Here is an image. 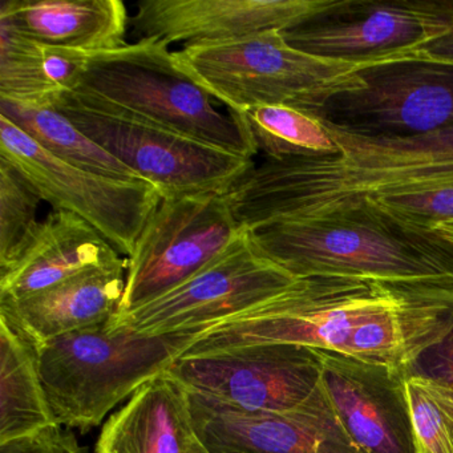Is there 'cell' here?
<instances>
[{
  "label": "cell",
  "mask_w": 453,
  "mask_h": 453,
  "mask_svg": "<svg viewBox=\"0 0 453 453\" xmlns=\"http://www.w3.org/2000/svg\"><path fill=\"white\" fill-rule=\"evenodd\" d=\"M452 288L397 290L375 280L298 278L258 306L203 333L182 357L288 343L402 370L436 338Z\"/></svg>",
  "instance_id": "cell-1"
},
{
  "label": "cell",
  "mask_w": 453,
  "mask_h": 453,
  "mask_svg": "<svg viewBox=\"0 0 453 453\" xmlns=\"http://www.w3.org/2000/svg\"><path fill=\"white\" fill-rule=\"evenodd\" d=\"M259 253L296 278L375 280L397 290L453 288V245L367 201L249 232Z\"/></svg>",
  "instance_id": "cell-2"
},
{
  "label": "cell",
  "mask_w": 453,
  "mask_h": 453,
  "mask_svg": "<svg viewBox=\"0 0 453 453\" xmlns=\"http://www.w3.org/2000/svg\"><path fill=\"white\" fill-rule=\"evenodd\" d=\"M203 333L153 335L110 320L39 344V372L55 423L99 426L119 403L166 372Z\"/></svg>",
  "instance_id": "cell-3"
},
{
  "label": "cell",
  "mask_w": 453,
  "mask_h": 453,
  "mask_svg": "<svg viewBox=\"0 0 453 453\" xmlns=\"http://www.w3.org/2000/svg\"><path fill=\"white\" fill-rule=\"evenodd\" d=\"M73 94L241 157L253 160L258 153L242 121L217 110L213 97L158 39L89 55Z\"/></svg>",
  "instance_id": "cell-4"
},
{
  "label": "cell",
  "mask_w": 453,
  "mask_h": 453,
  "mask_svg": "<svg viewBox=\"0 0 453 453\" xmlns=\"http://www.w3.org/2000/svg\"><path fill=\"white\" fill-rule=\"evenodd\" d=\"M180 67L227 112L290 105L317 112L334 95L359 87L365 65L294 49L280 31L174 51Z\"/></svg>",
  "instance_id": "cell-5"
},
{
  "label": "cell",
  "mask_w": 453,
  "mask_h": 453,
  "mask_svg": "<svg viewBox=\"0 0 453 453\" xmlns=\"http://www.w3.org/2000/svg\"><path fill=\"white\" fill-rule=\"evenodd\" d=\"M54 108L140 179L157 188L163 198L225 193L254 164L73 92L60 95Z\"/></svg>",
  "instance_id": "cell-6"
},
{
  "label": "cell",
  "mask_w": 453,
  "mask_h": 453,
  "mask_svg": "<svg viewBox=\"0 0 453 453\" xmlns=\"http://www.w3.org/2000/svg\"><path fill=\"white\" fill-rule=\"evenodd\" d=\"M246 232L224 193L163 198L128 258L126 290L116 315L176 288Z\"/></svg>",
  "instance_id": "cell-7"
},
{
  "label": "cell",
  "mask_w": 453,
  "mask_h": 453,
  "mask_svg": "<svg viewBox=\"0 0 453 453\" xmlns=\"http://www.w3.org/2000/svg\"><path fill=\"white\" fill-rule=\"evenodd\" d=\"M453 30V2L336 0L331 9L285 31L294 49L365 68L418 59Z\"/></svg>",
  "instance_id": "cell-8"
},
{
  "label": "cell",
  "mask_w": 453,
  "mask_h": 453,
  "mask_svg": "<svg viewBox=\"0 0 453 453\" xmlns=\"http://www.w3.org/2000/svg\"><path fill=\"white\" fill-rule=\"evenodd\" d=\"M0 157L33 184L42 200L81 217L128 258L163 200L150 182L92 173L55 157L2 115Z\"/></svg>",
  "instance_id": "cell-9"
},
{
  "label": "cell",
  "mask_w": 453,
  "mask_h": 453,
  "mask_svg": "<svg viewBox=\"0 0 453 453\" xmlns=\"http://www.w3.org/2000/svg\"><path fill=\"white\" fill-rule=\"evenodd\" d=\"M357 88L312 115L365 137L404 139L453 127V65L407 59L365 68Z\"/></svg>",
  "instance_id": "cell-10"
},
{
  "label": "cell",
  "mask_w": 453,
  "mask_h": 453,
  "mask_svg": "<svg viewBox=\"0 0 453 453\" xmlns=\"http://www.w3.org/2000/svg\"><path fill=\"white\" fill-rule=\"evenodd\" d=\"M296 280L265 258L246 232L200 272L157 298L115 315L111 323L153 335L208 331L282 293Z\"/></svg>",
  "instance_id": "cell-11"
},
{
  "label": "cell",
  "mask_w": 453,
  "mask_h": 453,
  "mask_svg": "<svg viewBox=\"0 0 453 453\" xmlns=\"http://www.w3.org/2000/svg\"><path fill=\"white\" fill-rule=\"evenodd\" d=\"M168 372L190 392L248 412L278 413L303 404L322 380L319 349L261 343L181 357Z\"/></svg>",
  "instance_id": "cell-12"
},
{
  "label": "cell",
  "mask_w": 453,
  "mask_h": 453,
  "mask_svg": "<svg viewBox=\"0 0 453 453\" xmlns=\"http://www.w3.org/2000/svg\"><path fill=\"white\" fill-rule=\"evenodd\" d=\"M196 436L209 453H365L336 418L320 380L286 412H248L190 392Z\"/></svg>",
  "instance_id": "cell-13"
},
{
  "label": "cell",
  "mask_w": 453,
  "mask_h": 453,
  "mask_svg": "<svg viewBox=\"0 0 453 453\" xmlns=\"http://www.w3.org/2000/svg\"><path fill=\"white\" fill-rule=\"evenodd\" d=\"M336 0H142L131 25L140 39L222 43L298 27Z\"/></svg>",
  "instance_id": "cell-14"
},
{
  "label": "cell",
  "mask_w": 453,
  "mask_h": 453,
  "mask_svg": "<svg viewBox=\"0 0 453 453\" xmlns=\"http://www.w3.org/2000/svg\"><path fill=\"white\" fill-rule=\"evenodd\" d=\"M319 354L323 388L352 441L365 453H418L400 371L325 349Z\"/></svg>",
  "instance_id": "cell-15"
},
{
  "label": "cell",
  "mask_w": 453,
  "mask_h": 453,
  "mask_svg": "<svg viewBox=\"0 0 453 453\" xmlns=\"http://www.w3.org/2000/svg\"><path fill=\"white\" fill-rule=\"evenodd\" d=\"M127 269L128 258H119L34 296L0 298V318L19 328L35 346L110 322L123 301Z\"/></svg>",
  "instance_id": "cell-16"
},
{
  "label": "cell",
  "mask_w": 453,
  "mask_h": 453,
  "mask_svg": "<svg viewBox=\"0 0 453 453\" xmlns=\"http://www.w3.org/2000/svg\"><path fill=\"white\" fill-rule=\"evenodd\" d=\"M121 258L81 217L52 211L17 265L0 275V298L22 299L59 285L86 270Z\"/></svg>",
  "instance_id": "cell-17"
},
{
  "label": "cell",
  "mask_w": 453,
  "mask_h": 453,
  "mask_svg": "<svg viewBox=\"0 0 453 453\" xmlns=\"http://www.w3.org/2000/svg\"><path fill=\"white\" fill-rule=\"evenodd\" d=\"M339 155L273 160L280 171L311 180L349 179L415 168H453V127L404 139L365 137L325 123Z\"/></svg>",
  "instance_id": "cell-18"
},
{
  "label": "cell",
  "mask_w": 453,
  "mask_h": 453,
  "mask_svg": "<svg viewBox=\"0 0 453 453\" xmlns=\"http://www.w3.org/2000/svg\"><path fill=\"white\" fill-rule=\"evenodd\" d=\"M196 440L190 391L166 371L108 418L96 453H189Z\"/></svg>",
  "instance_id": "cell-19"
},
{
  "label": "cell",
  "mask_w": 453,
  "mask_h": 453,
  "mask_svg": "<svg viewBox=\"0 0 453 453\" xmlns=\"http://www.w3.org/2000/svg\"><path fill=\"white\" fill-rule=\"evenodd\" d=\"M0 20L44 46L87 54L126 46L131 25L121 0H6Z\"/></svg>",
  "instance_id": "cell-20"
},
{
  "label": "cell",
  "mask_w": 453,
  "mask_h": 453,
  "mask_svg": "<svg viewBox=\"0 0 453 453\" xmlns=\"http://www.w3.org/2000/svg\"><path fill=\"white\" fill-rule=\"evenodd\" d=\"M51 424L36 346L0 318V444Z\"/></svg>",
  "instance_id": "cell-21"
},
{
  "label": "cell",
  "mask_w": 453,
  "mask_h": 453,
  "mask_svg": "<svg viewBox=\"0 0 453 453\" xmlns=\"http://www.w3.org/2000/svg\"><path fill=\"white\" fill-rule=\"evenodd\" d=\"M0 115L19 127L47 152L65 163L112 179L144 181L87 137L57 108L0 99Z\"/></svg>",
  "instance_id": "cell-22"
},
{
  "label": "cell",
  "mask_w": 453,
  "mask_h": 453,
  "mask_svg": "<svg viewBox=\"0 0 453 453\" xmlns=\"http://www.w3.org/2000/svg\"><path fill=\"white\" fill-rule=\"evenodd\" d=\"M235 116L248 129L257 150H262L267 158L339 155L323 121L309 111L290 105H261Z\"/></svg>",
  "instance_id": "cell-23"
},
{
  "label": "cell",
  "mask_w": 453,
  "mask_h": 453,
  "mask_svg": "<svg viewBox=\"0 0 453 453\" xmlns=\"http://www.w3.org/2000/svg\"><path fill=\"white\" fill-rule=\"evenodd\" d=\"M41 201L33 184L0 157V275L19 262L38 234Z\"/></svg>",
  "instance_id": "cell-24"
},
{
  "label": "cell",
  "mask_w": 453,
  "mask_h": 453,
  "mask_svg": "<svg viewBox=\"0 0 453 453\" xmlns=\"http://www.w3.org/2000/svg\"><path fill=\"white\" fill-rule=\"evenodd\" d=\"M59 96L44 73L43 44L0 20V99L54 107Z\"/></svg>",
  "instance_id": "cell-25"
},
{
  "label": "cell",
  "mask_w": 453,
  "mask_h": 453,
  "mask_svg": "<svg viewBox=\"0 0 453 453\" xmlns=\"http://www.w3.org/2000/svg\"><path fill=\"white\" fill-rule=\"evenodd\" d=\"M357 201H367L408 226L432 230L436 225L453 219V179L389 185L352 203Z\"/></svg>",
  "instance_id": "cell-26"
},
{
  "label": "cell",
  "mask_w": 453,
  "mask_h": 453,
  "mask_svg": "<svg viewBox=\"0 0 453 453\" xmlns=\"http://www.w3.org/2000/svg\"><path fill=\"white\" fill-rule=\"evenodd\" d=\"M418 453H453V388L426 378H405Z\"/></svg>",
  "instance_id": "cell-27"
},
{
  "label": "cell",
  "mask_w": 453,
  "mask_h": 453,
  "mask_svg": "<svg viewBox=\"0 0 453 453\" xmlns=\"http://www.w3.org/2000/svg\"><path fill=\"white\" fill-rule=\"evenodd\" d=\"M400 373L404 379L418 376L453 388V301L436 338L416 352Z\"/></svg>",
  "instance_id": "cell-28"
},
{
  "label": "cell",
  "mask_w": 453,
  "mask_h": 453,
  "mask_svg": "<svg viewBox=\"0 0 453 453\" xmlns=\"http://www.w3.org/2000/svg\"><path fill=\"white\" fill-rule=\"evenodd\" d=\"M0 453H87L73 432L59 424L15 437L0 444Z\"/></svg>",
  "instance_id": "cell-29"
},
{
  "label": "cell",
  "mask_w": 453,
  "mask_h": 453,
  "mask_svg": "<svg viewBox=\"0 0 453 453\" xmlns=\"http://www.w3.org/2000/svg\"><path fill=\"white\" fill-rule=\"evenodd\" d=\"M89 55L76 50L43 44L44 73L58 94H67L78 88Z\"/></svg>",
  "instance_id": "cell-30"
},
{
  "label": "cell",
  "mask_w": 453,
  "mask_h": 453,
  "mask_svg": "<svg viewBox=\"0 0 453 453\" xmlns=\"http://www.w3.org/2000/svg\"><path fill=\"white\" fill-rule=\"evenodd\" d=\"M418 59L453 65V30L437 41L432 42L418 52Z\"/></svg>",
  "instance_id": "cell-31"
},
{
  "label": "cell",
  "mask_w": 453,
  "mask_h": 453,
  "mask_svg": "<svg viewBox=\"0 0 453 453\" xmlns=\"http://www.w3.org/2000/svg\"><path fill=\"white\" fill-rule=\"evenodd\" d=\"M432 230L437 233L440 237L444 238L450 245H453V219L452 221L442 222V224L436 225Z\"/></svg>",
  "instance_id": "cell-32"
},
{
  "label": "cell",
  "mask_w": 453,
  "mask_h": 453,
  "mask_svg": "<svg viewBox=\"0 0 453 453\" xmlns=\"http://www.w3.org/2000/svg\"><path fill=\"white\" fill-rule=\"evenodd\" d=\"M189 453H209L208 450L203 448V445L201 444L200 440H196L195 444L190 448Z\"/></svg>",
  "instance_id": "cell-33"
}]
</instances>
